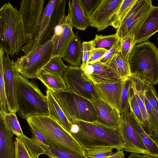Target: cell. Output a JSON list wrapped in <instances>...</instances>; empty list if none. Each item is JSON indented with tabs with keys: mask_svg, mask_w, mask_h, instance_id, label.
<instances>
[{
	"mask_svg": "<svg viewBox=\"0 0 158 158\" xmlns=\"http://www.w3.org/2000/svg\"><path fill=\"white\" fill-rule=\"evenodd\" d=\"M53 50L51 39L27 55L14 62L15 71L27 79L37 78L39 73L52 58Z\"/></svg>",
	"mask_w": 158,
	"mask_h": 158,
	"instance_id": "obj_8",
	"label": "cell"
},
{
	"mask_svg": "<svg viewBox=\"0 0 158 158\" xmlns=\"http://www.w3.org/2000/svg\"><path fill=\"white\" fill-rule=\"evenodd\" d=\"M62 58L59 56L52 57L44 68L43 70L52 74L63 76L67 69L68 66L64 63Z\"/></svg>",
	"mask_w": 158,
	"mask_h": 158,
	"instance_id": "obj_30",
	"label": "cell"
},
{
	"mask_svg": "<svg viewBox=\"0 0 158 158\" xmlns=\"http://www.w3.org/2000/svg\"><path fill=\"white\" fill-rule=\"evenodd\" d=\"M66 4L65 0L48 1L44 10L34 39L29 44L25 45L21 49L24 55L27 54L51 39L55 27L65 15Z\"/></svg>",
	"mask_w": 158,
	"mask_h": 158,
	"instance_id": "obj_6",
	"label": "cell"
},
{
	"mask_svg": "<svg viewBox=\"0 0 158 158\" xmlns=\"http://www.w3.org/2000/svg\"><path fill=\"white\" fill-rule=\"evenodd\" d=\"M82 58V43L77 34L68 45L63 60L70 65L81 66Z\"/></svg>",
	"mask_w": 158,
	"mask_h": 158,
	"instance_id": "obj_24",
	"label": "cell"
},
{
	"mask_svg": "<svg viewBox=\"0 0 158 158\" xmlns=\"http://www.w3.org/2000/svg\"><path fill=\"white\" fill-rule=\"evenodd\" d=\"M108 50L103 48L93 49L88 61L87 64H92L99 61Z\"/></svg>",
	"mask_w": 158,
	"mask_h": 158,
	"instance_id": "obj_45",
	"label": "cell"
},
{
	"mask_svg": "<svg viewBox=\"0 0 158 158\" xmlns=\"http://www.w3.org/2000/svg\"><path fill=\"white\" fill-rule=\"evenodd\" d=\"M144 94L151 106L158 113V95L153 85L145 82Z\"/></svg>",
	"mask_w": 158,
	"mask_h": 158,
	"instance_id": "obj_40",
	"label": "cell"
},
{
	"mask_svg": "<svg viewBox=\"0 0 158 158\" xmlns=\"http://www.w3.org/2000/svg\"><path fill=\"white\" fill-rule=\"evenodd\" d=\"M125 154L123 150L118 151L112 156L106 158H124Z\"/></svg>",
	"mask_w": 158,
	"mask_h": 158,
	"instance_id": "obj_48",
	"label": "cell"
},
{
	"mask_svg": "<svg viewBox=\"0 0 158 158\" xmlns=\"http://www.w3.org/2000/svg\"><path fill=\"white\" fill-rule=\"evenodd\" d=\"M153 6L151 0H137L116 29V34L119 41L135 36Z\"/></svg>",
	"mask_w": 158,
	"mask_h": 158,
	"instance_id": "obj_10",
	"label": "cell"
},
{
	"mask_svg": "<svg viewBox=\"0 0 158 158\" xmlns=\"http://www.w3.org/2000/svg\"><path fill=\"white\" fill-rule=\"evenodd\" d=\"M131 83L130 77L125 79L120 98L119 112L120 114L128 112L130 110L129 101V91Z\"/></svg>",
	"mask_w": 158,
	"mask_h": 158,
	"instance_id": "obj_34",
	"label": "cell"
},
{
	"mask_svg": "<svg viewBox=\"0 0 158 158\" xmlns=\"http://www.w3.org/2000/svg\"><path fill=\"white\" fill-rule=\"evenodd\" d=\"M70 133L84 149L111 147L123 150L124 144L118 129L98 122L75 120L71 122Z\"/></svg>",
	"mask_w": 158,
	"mask_h": 158,
	"instance_id": "obj_1",
	"label": "cell"
},
{
	"mask_svg": "<svg viewBox=\"0 0 158 158\" xmlns=\"http://www.w3.org/2000/svg\"><path fill=\"white\" fill-rule=\"evenodd\" d=\"M92 40L93 49L103 48L107 50L119 41L116 33L105 35L96 34L94 39Z\"/></svg>",
	"mask_w": 158,
	"mask_h": 158,
	"instance_id": "obj_29",
	"label": "cell"
},
{
	"mask_svg": "<svg viewBox=\"0 0 158 158\" xmlns=\"http://www.w3.org/2000/svg\"><path fill=\"white\" fill-rule=\"evenodd\" d=\"M114 148L111 147H102L85 149L87 158H106L112 155Z\"/></svg>",
	"mask_w": 158,
	"mask_h": 158,
	"instance_id": "obj_36",
	"label": "cell"
},
{
	"mask_svg": "<svg viewBox=\"0 0 158 158\" xmlns=\"http://www.w3.org/2000/svg\"><path fill=\"white\" fill-rule=\"evenodd\" d=\"M126 158H157L149 155H142L139 154L132 153Z\"/></svg>",
	"mask_w": 158,
	"mask_h": 158,
	"instance_id": "obj_47",
	"label": "cell"
},
{
	"mask_svg": "<svg viewBox=\"0 0 158 158\" xmlns=\"http://www.w3.org/2000/svg\"><path fill=\"white\" fill-rule=\"evenodd\" d=\"M82 70L94 84L114 83L125 79L119 76L109 66L99 61L87 64Z\"/></svg>",
	"mask_w": 158,
	"mask_h": 158,
	"instance_id": "obj_15",
	"label": "cell"
},
{
	"mask_svg": "<svg viewBox=\"0 0 158 158\" xmlns=\"http://www.w3.org/2000/svg\"><path fill=\"white\" fill-rule=\"evenodd\" d=\"M129 112L121 114V122L118 129L124 144L123 150L131 153L149 155L145 146L131 124Z\"/></svg>",
	"mask_w": 158,
	"mask_h": 158,
	"instance_id": "obj_14",
	"label": "cell"
},
{
	"mask_svg": "<svg viewBox=\"0 0 158 158\" xmlns=\"http://www.w3.org/2000/svg\"><path fill=\"white\" fill-rule=\"evenodd\" d=\"M93 49L92 40L82 42V58L81 64L80 67L82 69H84L87 63L92 51Z\"/></svg>",
	"mask_w": 158,
	"mask_h": 158,
	"instance_id": "obj_42",
	"label": "cell"
},
{
	"mask_svg": "<svg viewBox=\"0 0 158 158\" xmlns=\"http://www.w3.org/2000/svg\"><path fill=\"white\" fill-rule=\"evenodd\" d=\"M19 137L25 144L30 154L39 156L43 154V149L40 144L32 138H29L23 134Z\"/></svg>",
	"mask_w": 158,
	"mask_h": 158,
	"instance_id": "obj_35",
	"label": "cell"
},
{
	"mask_svg": "<svg viewBox=\"0 0 158 158\" xmlns=\"http://www.w3.org/2000/svg\"><path fill=\"white\" fill-rule=\"evenodd\" d=\"M137 1V0H123L122 4L117 12L112 26L116 29L119 27Z\"/></svg>",
	"mask_w": 158,
	"mask_h": 158,
	"instance_id": "obj_31",
	"label": "cell"
},
{
	"mask_svg": "<svg viewBox=\"0 0 158 158\" xmlns=\"http://www.w3.org/2000/svg\"><path fill=\"white\" fill-rule=\"evenodd\" d=\"M125 79L114 83H93L94 89L100 98L119 113L121 96Z\"/></svg>",
	"mask_w": 158,
	"mask_h": 158,
	"instance_id": "obj_17",
	"label": "cell"
},
{
	"mask_svg": "<svg viewBox=\"0 0 158 158\" xmlns=\"http://www.w3.org/2000/svg\"><path fill=\"white\" fill-rule=\"evenodd\" d=\"M39 143L43 149V154L49 158H87L68 150Z\"/></svg>",
	"mask_w": 158,
	"mask_h": 158,
	"instance_id": "obj_28",
	"label": "cell"
},
{
	"mask_svg": "<svg viewBox=\"0 0 158 158\" xmlns=\"http://www.w3.org/2000/svg\"><path fill=\"white\" fill-rule=\"evenodd\" d=\"M49 116L52 118L70 133L72 123L66 116L53 96L52 91L48 89L46 90Z\"/></svg>",
	"mask_w": 158,
	"mask_h": 158,
	"instance_id": "obj_22",
	"label": "cell"
},
{
	"mask_svg": "<svg viewBox=\"0 0 158 158\" xmlns=\"http://www.w3.org/2000/svg\"><path fill=\"white\" fill-rule=\"evenodd\" d=\"M63 77L66 88L76 94L90 100L94 97L100 98L94 89L93 82L80 67L68 66Z\"/></svg>",
	"mask_w": 158,
	"mask_h": 158,
	"instance_id": "obj_11",
	"label": "cell"
},
{
	"mask_svg": "<svg viewBox=\"0 0 158 158\" xmlns=\"http://www.w3.org/2000/svg\"><path fill=\"white\" fill-rule=\"evenodd\" d=\"M0 158H15L14 133L6 125L0 113Z\"/></svg>",
	"mask_w": 158,
	"mask_h": 158,
	"instance_id": "obj_21",
	"label": "cell"
},
{
	"mask_svg": "<svg viewBox=\"0 0 158 158\" xmlns=\"http://www.w3.org/2000/svg\"><path fill=\"white\" fill-rule=\"evenodd\" d=\"M14 141L15 148V158H30L28 150L21 138L16 137Z\"/></svg>",
	"mask_w": 158,
	"mask_h": 158,
	"instance_id": "obj_41",
	"label": "cell"
},
{
	"mask_svg": "<svg viewBox=\"0 0 158 158\" xmlns=\"http://www.w3.org/2000/svg\"><path fill=\"white\" fill-rule=\"evenodd\" d=\"M70 13L63 16L54 29L51 40L53 50L52 57L59 56L63 58L69 43L75 35L73 30Z\"/></svg>",
	"mask_w": 158,
	"mask_h": 158,
	"instance_id": "obj_13",
	"label": "cell"
},
{
	"mask_svg": "<svg viewBox=\"0 0 158 158\" xmlns=\"http://www.w3.org/2000/svg\"><path fill=\"white\" fill-rule=\"evenodd\" d=\"M131 86L133 89L135 96L141 111L143 119L142 128L149 136L154 132L152 127L149 121L144 102V92L145 82L139 78L131 76Z\"/></svg>",
	"mask_w": 158,
	"mask_h": 158,
	"instance_id": "obj_20",
	"label": "cell"
},
{
	"mask_svg": "<svg viewBox=\"0 0 158 158\" xmlns=\"http://www.w3.org/2000/svg\"><path fill=\"white\" fill-rule=\"evenodd\" d=\"M26 120L43 135L49 146L87 157L84 149L71 133L48 116L30 117Z\"/></svg>",
	"mask_w": 158,
	"mask_h": 158,
	"instance_id": "obj_4",
	"label": "cell"
},
{
	"mask_svg": "<svg viewBox=\"0 0 158 158\" xmlns=\"http://www.w3.org/2000/svg\"><path fill=\"white\" fill-rule=\"evenodd\" d=\"M128 116L131 124L145 146L149 155L158 158V144L143 130L131 110Z\"/></svg>",
	"mask_w": 158,
	"mask_h": 158,
	"instance_id": "obj_25",
	"label": "cell"
},
{
	"mask_svg": "<svg viewBox=\"0 0 158 158\" xmlns=\"http://www.w3.org/2000/svg\"><path fill=\"white\" fill-rule=\"evenodd\" d=\"M30 158H39V156H35L33 155L30 154Z\"/></svg>",
	"mask_w": 158,
	"mask_h": 158,
	"instance_id": "obj_50",
	"label": "cell"
},
{
	"mask_svg": "<svg viewBox=\"0 0 158 158\" xmlns=\"http://www.w3.org/2000/svg\"><path fill=\"white\" fill-rule=\"evenodd\" d=\"M14 96L17 112L25 119L30 117L49 116L47 99L35 83L15 72Z\"/></svg>",
	"mask_w": 158,
	"mask_h": 158,
	"instance_id": "obj_2",
	"label": "cell"
},
{
	"mask_svg": "<svg viewBox=\"0 0 158 158\" xmlns=\"http://www.w3.org/2000/svg\"><path fill=\"white\" fill-rule=\"evenodd\" d=\"M129 101L130 110L133 113L139 124L142 127L143 124L142 114L133 89L131 86V83L129 91Z\"/></svg>",
	"mask_w": 158,
	"mask_h": 158,
	"instance_id": "obj_37",
	"label": "cell"
},
{
	"mask_svg": "<svg viewBox=\"0 0 158 158\" xmlns=\"http://www.w3.org/2000/svg\"><path fill=\"white\" fill-rule=\"evenodd\" d=\"M37 79L40 80L47 89L52 92L63 91L67 87L63 76L52 74L43 70L39 73Z\"/></svg>",
	"mask_w": 158,
	"mask_h": 158,
	"instance_id": "obj_26",
	"label": "cell"
},
{
	"mask_svg": "<svg viewBox=\"0 0 158 158\" xmlns=\"http://www.w3.org/2000/svg\"><path fill=\"white\" fill-rule=\"evenodd\" d=\"M135 36H129L120 41V51L123 58L128 60L134 46Z\"/></svg>",
	"mask_w": 158,
	"mask_h": 158,
	"instance_id": "obj_38",
	"label": "cell"
},
{
	"mask_svg": "<svg viewBox=\"0 0 158 158\" xmlns=\"http://www.w3.org/2000/svg\"><path fill=\"white\" fill-rule=\"evenodd\" d=\"M68 5V11L71 15L73 27L81 31H85L89 26V20L82 7L79 0H69Z\"/></svg>",
	"mask_w": 158,
	"mask_h": 158,
	"instance_id": "obj_23",
	"label": "cell"
},
{
	"mask_svg": "<svg viewBox=\"0 0 158 158\" xmlns=\"http://www.w3.org/2000/svg\"><path fill=\"white\" fill-rule=\"evenodd\" d=\"M157 31L158 6H153L135 35V43L146 41Z\"/></svg>",
	"mask_w": 158,
	"mask_h": 158,
	"instance_id": "obj_19",
	"label": "cell"
},
{
	"mask_svg": "<svg viewBox=\"0 0 158 158\" xmlns=\"http://www.w3.org/2000/svg\"><path fill=\"white\" fill-rule=\"evenodd\" d=\"M4 52L2 49L0 48V111L7 113L8 112L3 67Z\"/></svg>",
	"mask_w": 158,
	"mask_h": 158,
	"instance_id": "obj_32",
	"label": "cell"
},
{
	"mask_svg": "<svg viewBox=\"0 0 158 158\" xmlns=\"http://www.w3.org/2000/svg\"><path fill=\"white\" fill-rule=\"evenodd\" d=\"M44 0H23L19 10L26 39V45L34 40L43 12Z\"/></svg>",
	"mask_w": 158,
	"mask_h": 158,
	"instance_id": "obj_9",
	"label": "cell"
},
{
	"mask_svg": "<svg viewBox=\"0 0 158 158\" xmlns=\"http://www.w3.org/2000/svg\"><path fill=\"white\" fill-rule=\"evenodd\" d=\"M2 115L4 122L9 129L11 130L17 137H20L23 134L15 113H3Z\"/></svg>",
	"mask_w": 158,
	"mask_h": 158,
	"instance_id": "obj_33",
	"label": "cell"
},
{
	"mask_svg": "<svg viewBox=\"0 0 158 158\" xmlns=\"http://www.w3.org/2000/svg\"><path fill=\"white\" fill-rule=\"evenodd\" d=\"M108 66L123 79L128 78L131 76L128 61L123 58L120 50Z\"/></svg>",
	"mask_w": 158,
	"mask_h": 158,
	"instance_id": "obj_27",
	"label": "cell"
},
{
	"mask_svg": "<svg viewBox=\"0 0 158 158\" xmlns=\"http://www.w3.org/2000/svg\"><path fill=\"white\" fill-rule=\"evenodd\" d=\"M0 48L13 57L25 45L26 39L19 12L10 2L0 9Z\"/></svg>",
	"mask_w": 158,
	"mask_h": 158,
	"instance_id": "obj_3",
	"label": "cell"
},
{
	"mask_svg": "<svg viewBox=\"0 0 158 158\" xmlns=\"http://www.w3.org/2000/svg\"><path fill=\"white\" fill-rule=\"evenodd\" d=\"M86 15L90 17L100 4L101 0H79Z\"/></svg>",
	"mask_w": 158,
	"mask_h": 158,
	"instance_id": "obj_43",
	"label": "cell"
},
{
	"mask_svg": "<svg viewBox=\"0 0 158 158\" xmlns=\"http://www.w3.org/2000/svg\"><path fill=\"white\" fill-rule=\"evenodd\" d=\"M144 98L149 123L153 128L154 131L158 132V113L149 102L144 94Z\"/></svg>",
	"mask_w": 158,
	"mask_h": 158,
	"instance_id": "obj_39",
	"label": "cell"
},
{
	"mask_svg": "<svg viewBox=\"0 0 158 158\" xmlns=\"http://www.w3.org/2000/svg\"><path fill=\"white\" fill-rule=\"evenodd\" d=\"M149 136L157 144H158V132H153Z\"/></svg>",
	"mask_w": 158,
	"mask_h": 158,
	"instance_id": "obj_49",
	"label": "cell"
},
{
	"mask_svg": "<svg viewBox=\"0 0 158 158\" xmlns=\"http://www.w3.org/2000/svg\"><path fill=\"white\" fill-rule=\"evenodd\" d=\"M52 92L70 122L75 120L89 122L97 121L96 111L89 100L66 88L63 91Z\"/></svg>",
	"mask_w": 158,
	"mask_h": 158,
	"instance_id": "obj_7",
	"label": "cell"
},
{
	"mask_svg": "<svg viewBox=\"0 0 158 158\" xmlns=\"http://www.w3.org/2000/svg\"><path fill=\"white\" fill-rule=\"evenodd\" d=\"M13 63V60L10 59L8 55L4 56L3 67L7 106L9 112L16 113L17 107L14 96L15 71Z\"/></svg>",
	"mask_w": 158,
	"mask_h": 158,
	"instance_id": "obj_18",
	"label": "cell"
},
{
	"mask_svg": "<svg viewBox=\"0 0 158 158\" xmlns=\"http://www.w3.org/2000/svg\"><path fill=\"white\" fill-rule=\"evenodd\" d=\"M157 41H158V37L157 38Z\"/></svg>",
	"mask_w": 158,
	"mask_h": 158,
	"instance_id": "obj_51",
	"label": "cell"
},
{
	"mask_svg": "<svg viewBox=\"0 0 158 158\" xmlns=\"http://www.w3.org/2000/svg\"><path fill=\"white\" fill-rule=\"evenodd\" d=\"M30 128V130L32 134V138L34 139L40 143L49 146V144L43 135L32 125L28 123Z\"/></svg>",
	"mask_w": 158,
	"mask_h": 158,
	"instance_id": "obj_46",
	"label": "cell"
},
{
	"mask_svg": "<svg viewBox=\"0 0 158 158\" xmlns=\"http://www.w3.org/2000/svg\"><path fill=\"white\" fill-rule=\"evenodd\" d=\"M90 101L96 112L97 121L105 125L118 129L121 122L120 113L100 98L94 97Z\"/></svg>",
	"mask_w": 158,
	"mask_h": 158,
	"instance_id": "obj_16",
	"label": "cell"
},
{
	"mask_svg": "<svg viewBox=\"0 0 158 158\" xmlns=\"http://www.w3.org/2000/svg\"><path fill=\"white\" fill-rule=\"evenodd\" d=\"M128 62L131 75L154 85L158 84V49L149 41L135 45Z\"/></svg>",
	"mask_w": 158,
	"mask_h": 158,
	"instance_id": "obj_5",
	"label": "cell"
},
{
	"mask_svg": "<svg viewBox=\"0 0 158 158\" xmlns=\"http://www.w3.org/2000/svg\"><path fill=\"white\" fill-rule=\"evenodd\" d=\"M120 47V41H119L112 48L107 51L99 62L108 66L111 60L119 51Z\"/></svg>",
	"mask_w": 158,
	"mask_h": 158,
	"instance_id": "obj_44",
	"label": "cell"
},
{
	"mask_svg": "<svg viewBox=\"0 0 158 158\" xmlns=\"http://www.w3.org/2000/svg\"><path fill=\"white\" fill-rule=\"evenodd\" d=\"M123 0H101L92 15L89 17V26L98 31L112 25Z\"/></svg>",
	"mask_w": 158,
	"mask_h": 158,
	"instance_id": "obj_12",
	"label": "cell"
}]
</instances>
